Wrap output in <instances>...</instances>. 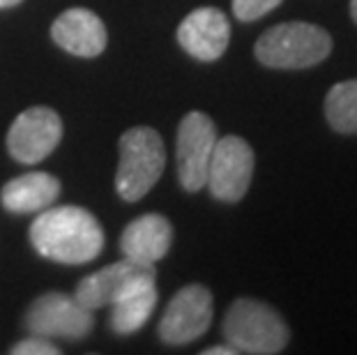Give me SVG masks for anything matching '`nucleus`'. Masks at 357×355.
<instances>
[{
  "label": "nucleus",
  "mask_w": 357,
  "mask_h": 355,
  "mask_svg": "<svg viewBox=\"0 0 357 355\" xmlns=\"http://www.w3.org/2000/svg\"><path fill=\"white\" fill-rule=\"evenodd\" d=\"M30 243L44 259L65 266H81L100 256L104 231L86 208L49 206L30 224Z\"/></svg>",
  "instance_id": "f257e3e1"
},
{
  "label": "nucleus",
  "mask_w": 357,
  "mask_h": 355,
  "mask_svg": "<svg viewBox=\"0 0 357 355\" xmlns=\"http://www.w3.org/2000/svg\"><path fill=\"white\" fill-rule=\"evenodd\" d=\"M332 51V37L325 28L307 21L272 26L258 37L256 60L272 70H307L323 63Z\"/></svg>",
  "instance_id": "f03ea898"
},
{
  "label": "nucleus",
  "mask_w": 357,
  "mask_h": 355,
  "mask_svg": "<svg viewBox=\"0 0 357 355\" xmlns=\"http://www.w3.org/2000/svg\"><path fill=\"white\" fill-rule=\"evenodd\" d=\"M224 337L238 353L275 355L291 342V330L277 309L254 298H238L224 316Z\"/></svg>",
  "instance_id": "7ed1b4c3"
},
{
  "label": "nucleus",
  "mask_w": 357,
  "mask_h": 355,
  "mask_svg": "<svg viewBox=\"0 0 357 355\" xmlns=\"http://www.w3.org/2000/svg\"><path fill=\"white\" fill-rule=\"evenodd\" d=\"M166 166L164 141L153 127H132L120 137V164L116 173V190L120 199H143Z\"/></svg>",
  "instance_id": "20e7f679"
},
{
  "label": "nucleus",
  "mask_w": 357,
  "mask_h": 355,
  "mask_svg": "<svg viewBox=\"0 0 357 355\" xmlns=\"http://www.w3.org/2000/svg\"><path fill=\"white\" fill-rule=\"evenodd\" d=\"M256 157L252 146L240 137L217 139L208 166L210 194L219 201L235 203L247 194L254 178Z\"/></svg>",
  "instance_id": "39448f33"
},
{
  "label": "nucleus",
  "mask_w": 357,
  "mask_h": 355,
  "mask_svg": "<svg viewBox=\"0 0 357 355\" xmlns=\"http://www.w3.org/2000/svg\"><path fill=\"white\" fill-rule=\"evenodd\" d=\"M157 284V270L150 263H136L132 259H123L118 263H111L97 273L81 279L77 286V298L83 307L100 309L106 305H116L132 291L141 286Z\"/></svg>",
  "instance_id": "423d86ee"
},
{
  "label": "nucleus",
  "mask_w": 357,
  "mask_h": 355,
  "mask_svg": "<svg viewBox=\"0 0 357 355\" xmlns=\"http://www.w3.org/2000/svg\"><path fill=\"white\" fill-rule=\"evenodd\" d=\"M217 143V127L210 116L192 111L178 127V178L187 192H199L208 183V166Z\"/></svg>",
  "instance_id": "0eeeda50"
},
{
  "label": "nucleus",
  "mask_w": 357,
  "mask_h": 355,
  "mask_svg": "<svg viewBox=\"0 0 357 355\" xmlns=\"http://www.w3.org/2000/svg\"><path fill=\"white\" fill-rule=\"evenodd\" d=\"M215 314L212 293L201 284H189L171 298L159 321V337L171 346L196 342L208 332Z\"/></svg>",
  "instance_id": "6e6552de"
},
{
  "label": "nucleus",
  "mask_w": 357,
  "mask_h": 355,
  "mask_svg": "<svg viewBox=\"0 0 357 355\" xmlns=\"http://www.w3.org/2000/svg\"><path fill=\"white\" fill-rule=\"evenodd\" d=\"M26 328L37 337L83 339L93 330V314L74 296L65 293H44L30 305L26 314Z\"/></svg>",
  "instance_id": "1a4fd4ad"
},
{
  "label": "nucleus",
  "mask_w": 357,
  "mask_h": 355,
  "mask_svg": "<svg viewBox=\"0 0 357 355\" xmlns=\"http://www.w3.org/2000/svg\"><path fill=\"white\" fill-rule=\"evenodd\" d=\"M63 120L53 109L30 107L14 120L7 134V150L21 164H37L58 148Z\"/></svg>",
  "instance_id": "9d476101"
},
{
  "label": "nucleus",
  "mask_w": 357,
  "mask_h": 355,
  "mask_svg": "<svg viewBox=\"0 0 357 355\" xmlns=\"http://www.w3.org/2000/svg\"><path fill=\"white\" fill-rule=\"evenodd\" d=\"M178 42L189 56L203 63L222 58L231 42V24L217 7H201L187 14L178 28Z\"/></svg>",
  "instance_id": "9b49d317"
},
{
  "label": "nucleus",
  "mask_w": 357,
  "mask_h": 355,
  "mask_svg": "<svg viewBox=\"0 0 357 355\" xmlns=\"http://www.w3.org/2000/svg\"><path fill=\"white\" fill-rule=\"evenodd\" d=\"M51 37L67 54L81 58H95L106 49V26L90 10H67L51 26Z\"/></svg>",
  "instance_id": "f8f14e48"
},
{
  "label": "nucleus",
  "mask_w": 357,
  "mask_h": 355,
  "mask_svg": "<svg viewBox=\"0 0 357 355\" xmlns=\"http://www.w3.org/2000/svg\"><path fill=\"white\" fill-rule=\"evenodd\" d=\"M171 240H173V229L169 219L153 213L127 224L123 238H120V249H123L125 259L155 266L159 259H164L169 254Z\"/></svg>",
  "instance_id": "ddd939ff"
},
{
  "label": "nucleus",
  "mask_w": 357,
  "mask_h": 355,
  "mask_svg": "<svg viewBox=\"0 0 357 355\" xmlns=\"http://www.w3.org/2000/svg\"><path fill=\"white\" fill-rule=\"evenodd\" d=\"M60 194L58 178L49 176V173L35 171L26 173V176L12 178L10 183L0 192V203L7 213L14 215H30V213H42Z\"/></svg>",
  "instance_id": "4468645a"
},
{
  "label": "nucleus",
  "mask_w": 357,
  "mask_h": 355,
  "mask_svg": "<svg viewBox=\"0 0 357 355\" xmlns=\"http://www.w3.org/2000/svg\"><path fill=\"white\" fill-rule=\"evenodd\" d=\"M157 284L141 286V289L132 291L123 300H118L111 312V328L118 335H132V332L141 330L153 316L157 307Z\"/></svg>",
  "instance_id": "2eb2a0df"
},
{
  "label": "nucleus",
  "mask_w": 357,
  "mask_h": 355,
  "mask_svg": "<svg viewBox=\"0 0 357 355\" xmlns=\"http://www.w3.org/2000/svg\"><path fill=\"white\" fill-rule=\"evenodd\" d=\"M325 118L334 132L357 134V79L330 88L325 97Z\"/></svg>",
  "instance_id": "dca6fc26"
},
{
  "label": "nucleus",
  "mask_w": 357,
  "mask_h": 355,
  "mask_svg": "<svg viewBox=\"0 0 357 355\" xmlns=\"http://www.w3.org/2000/svg\"><path fill=\"white\" fill-rule=\"evenodd\" d=\"M284 0H233V14L240 21H256L277 10Z\"/></svg>",
  "instance_id": "f3484780"
},
{
  "label": "nucleus",
  "mask_w": 357,
  "mask_h": 355,
  "mask_svg": "<svg viewBox=\"0 0 357 355\" xmlns=\"http://www.w3.org/2000/svg\"><path fill=\"white\" fill-rule=\"evenodd\" d=\"M60 349H56L47 337H37L19 342L17 346H12V355H58Z\"/></svg>",
  "instance_id": "a211bd4d"
},
{
  "label": "nucleus",
  "mask_w": 357,
  "mask_h": 355,
  "mask_svg": "<svg viewBox=\"0 0 357 355\" xmlns=\"http://www.w3.org/2000/svg\"><path fill=\"white\" fill-rule=\"evenodd\" d=\"M203 355H238V351L233 346H212V349H205Z\"/></svg>",
  "instance_id": "6ab92c4d"
},
{
  "label": "nucleus",
  "mask_w": 357,
  "mask_h": 355,
  "mask_svg": "<svg viewBox=\"0 0 357 355\" xmlns=\"http://www.w3.org/2000/svg\"><path fill=\"white\" fill-rule=\"evenodd\" d=\"M24 0H0V10H7V7H17Z\"/></svg>",
  "instance_id": "aec40b11"
},
{
  "label": "nucleus",
  "mask_w": 357,
  "mask_h": 355,
  "mask_svg": "<svg viewBox=\"0 0 357 355\" xmlns=\"http://www.w3.org/2000/svg\"><path fill=\"white\" fill-rule=\"evenodd\" d=\"M351 17H353V21L357 24V0H351Z\"/></svg>",
  "instance_id": "412c9836"
}]
</instances>
